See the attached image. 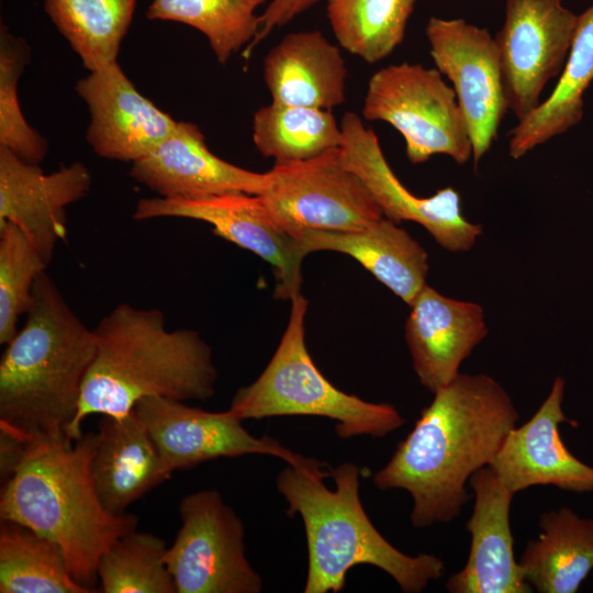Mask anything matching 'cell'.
<instances>
[{"label": "cell", "instance_id": "1", "mask_svg": "<svg viewBox=\"0 0 593 593\" xmlns=\"http://www.w3.org/2000/svg\"><path fill=\"white\" fill-rule=\"evenodd\" d=\"M518 418L511 396L495 379L459 373L434 393L373 483L380 490L410 493L413 527L449 523L469 500L470 478L492 462Z\"/></svg>", "mask_w": 593, "mask_h": 593}, {"label": "cell", "instance_id": "2", "mask_svg": "<svg viewBox=\"0 0 593 593\" xmlns=\"http://www.w3.org/2000/svg\"><path fill=\"white\" fill-rule=\"evenodd\" d=\"M96 353L77 414L68 429L76 441L92 414L122 417L143 398L206 400L217 380L212 350L192 329L169 331L158 309L116 305L93 329Z\"/></svg>", "mask_w": 593, "mask_h": 593}, {"label": "cell", "instance_id": "3", "mask_svg": "<svg viewBox=\"0 0 593 593\" xmlns=\"http://www.w3.org/2000/svg\"><path fill=\"white\" fill-rule=\"evenodd\" d=\"M23 327L0 361V428L32 443L69 439L96 353L93 329L70 309L44 271Z\"/></svg>", "mask_w": 593, "mask_h": 593}, {"label": "cell", "instance_id": "4", "mask_svg": "<svg viewBox=\"0 0 593 593\" xmlns=\"http://www.w3.org/2000/svg\"><path fill=\"white\" fill-rule=\"evenodd\" d=\"M360 469L344 462L323 467L289 466L277 475V489L299 515L307 544L305 593L340 592L347 572L370 564L387 572L406 593L422 592L445 573L435 555L410 556L389 542L371 523L359 495Z\"/></svg>", "mask_w": 593, "mask_h": 593}, {"label": "cell", "instance_id": "5", "mask_svg": "<svg viewBox=\"0 0 593 593\" xmlns=\"http://www.w3.org/2000/svg\"><path fill=\"white\" fill-rule=\"evenodd\" d=\"M97 433L72 440H37L14 474L1 485L0 518L27 526L55 542L69 572L97 592L101 555L137 528L138 518L113 515L101 504L90 475Z\"/></svg>", "mask_w": 593, "mask_h": 593}, {"label": "cell", "instance_id": "6", "mask_svg": "<svg viewBox=\"0 0 593 593\" xmlns=\"http://www.w3.org/2000/svg\"><path fill=\"white\" fill-rule=\"evenodd\" d=\"M290 318L279 346L260 376L234 394L230 410L239 418L283 415L323 416L335 421L342 439L369 435L383 437L405 419L389 403H371L334 387L317 369L305 344L307 302L292 299Z\"/></svg>", "mask_w": 593, "mask_h": 593}, {"label": "cell", "instance_id": "7", "mask_svg": "<svg viewBox=\"0 0 593 593\" xmlns=\"http://www.w3.org/2000/svg\"><path fill=\"white\" fill-rule=\"evenodd\" d=\"M362 116L394 127L405 141L412 164L438 154L458 165L472 157L470 133L455 90L436 68L410 63L380 68L368 81Z\"/></svg>", "mask_w": 593, "mask_h": 593}, {"label": "cell", "instance_id": "8", "mask_svg": "<svg viewBox=\"0 0 593 593\" xmlns=\"http://www.w3.org/2000/svg\"><path fill=\"white\" fill-rule=\"evenodd\" d=\"M268 174L269 184L259 195L276 224L294 237L305 231L361 230L384 216L340 147L275 164Z\"/></svg>", "mask_w": 593, "mask_h": 593}, {"label": "cell", "instance_id": "9", "mask_svg": "<svg viewBox=\"0 0 593 593\" xmlns=\"http://www.w3.org/2000/svg\"><path fill=\"white\" fill-rule=\"evenodd\" d=\"M181 526L165 553L177 593H259L261 577L246 557L240 517L216 490L187 494Z\"/></svg>", "mask_w": 593, "mask_h": 593}, {"label": "cell", "instance_id": "10", "mask_svg": "<svg viewBox=\"0 0 593 593\" xmlns=\"http://www.w3.org/2000/svg\"><path fill=\"white\" fill-rule=\"evenodd\" d=\"M183 402L147 396L132 410L150 435L169 474L209 460L245 455H269L299 468L323 467L317 459L299 455L273 437L251 435L230 409L209 412Z\"/></svg>", "mask_w": 593, "mask_h": 593}, {"label": "cell", "instance_id": "11", "mask_svg": "<svg viewBox=\"0 0 593 593\" xmlns=\"http://www.w3.org/2000/svg\"><path fill=\"white\" fill-rule=\"evenodd\" d=\"M578 15L562 0H505L503 26L494 36L507 109L523 120L548 81L562 71Z\"/></svg>", "mask_w": 593, "mask_h": 593}, {"label": "cell", "instance_id": "12", "mask_svg": "<svg viewBox=\"0 0 593 593\" xmlns=\"http://www.w3.org/2000/svg\"><path fill=\"white\" fill-rule=\"evenodd\" d=\"M425 34L435 68L452 83L472 144L473 166L492 147L506 113L494 37L462 19L429 18Z\"/></svg>", "mask_w": 593, "mask_h": 593}, {"label": "cell", "instance_id": "13", "mask_svg": "<svg viewBox=\"0 0 593 593\" xmlns=\"http://www.w3.org/2000/svg\"><path fill=\"white\" fill-rule=\"evenodd\" d=\"M133 217L206 222L215 235L255 253L273 267L276 298L291 300L300 293L304 257L298 240L276 224L260 195L228 192L200 199L144 198L136 203Z\"/></svg>", "mask_w": 593, "mask_h": 593}, {"label": "cell", "instance_id": "14", "mask_svg": "<svg viewBox=\"0 0 593 593\" xmlns=\"http://www.w3.org/2000/svg\"><path fill=\"white\" fill-rule=\"evenodd\" d=\"M340 126L344 160L365 182L387 219L421 224L441 247L452 253L466 251L475 244L482 227L462 215L456 189L446 187L425 198L413 194L395 176L378 136L365 126L359 115L346 112Z\"/></svg>", "mask_w": 593, "mask_h": 593}, {"label": "cell", "instance_id": "15", "mask_svg": "<svg viewBox=\"0 0 593 593\" xmlns=\"http://www.w3.org/2000/svg\"><path fill=\"white\" fill-rule=\"evenodd\" d=\"M89 72L75 88L88 105L86 138L98 156L133 164L172 132L177 121L141 94L118 61Z\"/></svg>", "mask_w": 593, "mask_h": 593}, {"label": "cell", "instance_id": "16", "mask_svg": "<svg viewBox=\"0 0 593 593\" xmlns=\"http://www.w3.org/2000/svg\"><path fill=\"white\" fill-rule=\"evenodd\" d=\"M91 175L79 161L45 174L0 146V223L16 225L44 261L67 236L66 208L90 190Z\"/></svg>", "mask_w": 593, "mask_h": 593}, {"label": "cell", "instance_id": "17", "mask_svg": "<svg viewBox=\"0 0 593 593\" xmlns=\"http://www.w3.org/2000/svg\"><path fill=\"white\" fill-rule=\"evenodd\" d=\"M564 380L557 377L536 413L505 437L489 467L514 494L534 485L593 491V467L580 461L564 446L559 425L572 423L562 410Z\"/></svg>", "mask_w": 593, "mask_h": 593}, {"label": "cell", "instance_id": "18", "mask_svg": "<svg viewBox=\"0 0 593 593\" xmlns=\"http://www.w3.org/2000/svg\"><path fill=\"white\" fill-rule=\"evenodd\" d=\"M130 176L158 197L200 199L228 192L262 194L269 174L255 172L213 154L200 127L177 121L172 132L146 157L132 164Z\"/></svg>", "mask_w": 593, "mask_h": 593}, {"label": "cell", "instance_id": "19", "mask_svg": "<svg viewBox=\"0 0 593 593\" xmlns=\"http://www.w3.org/2000/svg\"><path fill=\"white\" fill-rule=\"evenodd\" d=\"M474 504L466 528L471 544L465 567L449 577L450 593H529L514 556L510 523L511 492L489 467L479 469L469 480Z\"/></svg>", "mask_w": 593, "mask_h": 593}, {"label": "cell", "instance_id": "20", "mask_svg": "<svg viewBox=\"0 0 593 593\" xmlns=\"http://www.w3.org/2000/svg\"><path fill=\"white\" fill-rule=\"evenodd\" d=\"M410 306L405 338L414 371L421 384L435 393L455 380L462 361L485 337L483 309L427 284Z\"/></svg>", "mask_w": 593, "mask_h": 593}, {"label": "cell", "instance_id": "21", "mask_svg": "<svg viewBox=\"0 0 593 593\" xmlns=\"http://www.w3.org/2000/svg\"><path fill=\"white\" fill-rule=\"evenodd\" d=\"M89 469L101 504L113 515L124 514L132 503L171 477L133 411L122 417L102 415Z\"/></svg>", "mask_w": 593, "mask_h": 593}, {"label": "cell", "instance_id": "22", "mask_svg": "<svg viewBox=\"0 0 593 593\" xmlns=\"http://www.w3.org/2000/svg\"><path fill=\"white\" fill-rule=\"evenodd\" d=\"M347 75L339 47L320 31L286 35L264 60L271 101L282 104L332 110L345 101Z\"/></svg>", "mask_w": 593, "mask_h": 593}, {"label": "cell", "instance_id": "23", "mask_svg": "<svg viewBox=\"0 0 593 593\" xmlns=\"http://www.w3.org/2000/svg\"><path fill=\"white\" fill-rule=\"evenodd\" d=\"M295 238L303 257L317 250L351 256L409 305L426 284V250L385 216L361 230L305 231Z\"/></svg>", "mask_w": 593, "mask_h": 593}, {"label": "cell", "instance_id": "24", "mask_svg": "<svg viewBox=\"0 0 593 593\" xmlns=\"http://www.w3.org/2000/svg\"><path fill=\"white\" fill-rule=\"evenodd\" d=\"M593 82V3L578 15L567 60L552 92L510 132L508 155L519 159L579 124Z\"/></svg>", "mask_w": 593, "mask_h": 593}, {"label": "cell", "instance_id": "25", "mask_svg": "<svg viewBox=\"0 0 593 593\" xmlns=\"http://www.w3.org/2000/svg\"><path fill=\"white\" fill-rule=\"evenodd\" d=\"M539 527L518 561L525 581L539 593L577 592L593 570V518L560 507L544 513Z\"/></svg>", "mask_w": 593, "mask_h": 593}, {"label": "cell", "instance_id": "26", "mask_svg": "<svg viewBox=\"0 0 593 593\" xmlns=\"http://www.w3.org/2000/svg\"><path fill=\"white\" fill-rule=\"evenodd\" d=\"M135 5L136 0H44L51 21L89 71L118 61Z\"/></svg>", "mask_w": 593, "mask_h": 593}, {"label": "cell", "instance_id": "27", "mask_svg": "<svg viewBox=\"0 0 593 593\" xmlns=\"http://www.w3.org/2000/svg\"><path fill=\"white\" fill-rule=\"evenodd\" d=\"M1 593H91L70 574L61 549L20 523L1 519Z\"/></svg>", "mask_w": 593, "mask_h": 593}, {"label": "cell", "instance_id": "28", "mask_svg": "<svg viewBox=\"0 0 593 593\" xmlns=\"http://www.w3.org/2000/svg\"><path fill=\"white\" fill-rule=\"evenodd\" d=\"M253 142L275 164H288L340 147L343 132L332 110L271 101L254 114Z\"/></svg>", "mask_w": 593, "mask_h": 593}, {"label": "cell", "instance_id": "29", "mask_svg": "<svg viewBox=\"0 0 593 593\" xmlns=\"http://www.w3.org/2000/svg\"><path fill=\"white\" fill-rule=\"evenodd\" d=\"M415 1L328 0L327 16L340 46L372 64L402 43Z\"/></svg>", "mask_w": 593, "mask_h": 593}, {"label": "cell", "instance_id": "30", "mask_svg": "<svg viewBox=\"0 0 593 593\" xmlns=\"http://www.w3.org/2000/svg\"><path fill=\"white\" fill-rule=\"evenodd\" d=\"M267 0H152L148 20L172 21L200 31L220 64L245 45H249L260 29L259 5Z\"/></svg>", "mask_w": 593, "mask_h": 593}, {"label": "cell", "instance_id": "31", "mask_svg": "<svg viewBox=\"0 0 593 593\" xmlns=\"http://www.w3.org/2000/svg\"><path fill=\"white\" fill-rule=\"evenodd\" d=\"M165 540L137 532L125 534L99 558L97 577L103 593H177L165 562Z\"/></svg>", "mask_w": 593, "mask_h": 593}, {"label": "cell", "instance_id": "32", "mask_svg": "<svg viewBox=\"0 0 593 593\" xmlns=\"http://www.w3.org/2000/svg\"><path fill=\"white\" fill-rule=\"evenodd\" d=\"M30 60L26 42L0 24V146L26 163L40 165L47 141L25 120L19 103V79Z\"/></svg>", "mask_w": 593, "mask_h": 593}, {"label": "cell", "instance_id": "33", "mask_svg": "<svg viewBox=\"0 0 593 593\" xmlns=\"http://www.w3.org/2000/svg\"><path fill=\"white\" fill-rule=\"evenodd\" d=\"M47 264L24 233L13 223H0V344L18 333L16 323L25 314L36 279Z\"/></svg>", "mask_w": 593, "mask_h": 593}, {"label": "cell", "instance_id": "34", "mask_svg": "<svg viewBox=\"0 0 593 593\" xmlns=\"http://www.w3.org/2000/svg\"><path fill=\"white\" fill-rule=\"evenodd\" d=\"M320 0H271L260 15V29L256 41L265 40L273 29L289 23Z\"/></svg>", "mask_w": 593, "mask_h": 593}, {"label": "cell", "instance_id": "35", "mask_svg": "<svg viewBox=\"0 0 593 593\" xmlns=\"http://www.w3.org/2000/svg\"><path fill=\"white\" fill-rule=\"evenodd\" d=\"M30 443L0 428V479L4 484L25 459Z\"/></svg>", "mask_w": 593, "mask_h": 593}]
</instances>
